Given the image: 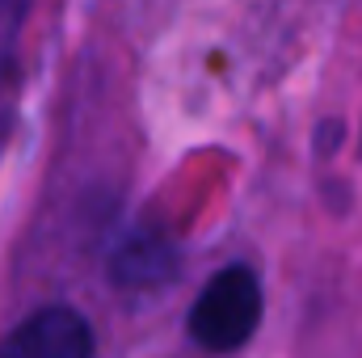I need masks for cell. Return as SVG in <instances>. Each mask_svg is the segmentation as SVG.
I'll use <instances>...</instances> for the list:
<instances>
[{
    "label": "cell",
    "mask_w": 362,
    "mask_h": 358,
    "mask_svg": "<svg viewBox=\"0 0 362 358\" xmlns=\"http://www.w3.org/2000/svg\"><path fill=\"white\" fill-rule=\"evenodd\" d=\"M257 321H262L257 274L245 266H228L202 287V295L189 312V337L211 354H232L253 337Z\"/></svg>",
    "instance_id": "cell-1"
},
{
    "label": "cell",
    "mask_w": 362,
    "mask_h": 358,
    "mask_svg": "<svg viewBox=\"0 0 362 358\" xmlns=\"http://www.w3.org/2000/svg\"><path fill=\"white\" fill-rule=\"evenodd\" d=\"M173 249L160 236H131L118 258H114V278L122 287H160L173 278Z\"/></svg>",
    "instance_id": "cell-3"
},
{
    "label": "cell",
    "mask_w": 362,
    "mask_h": 358,
    "mask_svg": "<svg viewBox=\"0 0 362 358\" xmlns=\"http://www.w3.org/2000/svg\"><path fill=\"white\" fill-rule=\"evenodd\" d=\"M0 358H93V329L72 308H42L0 342Z\"/></svg>",
    "instance_id": "cell-2"
}]
</instances>
